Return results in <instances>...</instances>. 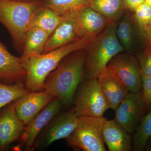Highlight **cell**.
Segmentation results:
<instances>
[{
    "instance_id": "8fae6325",
    "label": "cell",
    "mask_w": 151,
    "mask_h": 151,
    "mask_svg": "<svg viewBox=\"0 0 151 151\" xmlns=\"http://www.w3.org/2000/svg\"><path fill=\"white\" fill-rule=\"evenodd\" d=\"M15 101L0 109V151L6 150L24 132L25 126L17 114Z\"/></svg>"
},
{
    "instance_id": "d4e9b609",
    "label": "cell",
    "mask_w": 151,
    "mask_h": 151,
    "mask_svg": "<svg viewBox=\"0 0 151 151\" xmlns=\"http://www.w3.org/2000/svg\"><path fill=\"white\" fill-rule=\"evenodd\" d=\"M133 13V19L146 39V33L151 27V7L145 1L138 6Z\"/></svg>"
},
{
    "instance_id": "8992f818",
    "label": "cell",
    "mask_w": 151,
    "mask_h": 151,
    "mask_svg": "<svg viewBox=\"0 0 151 151\" xmlns=\"http://www.w3.org/2000/svg\"><path fill=\"white\" fill-rule=\"evenodd\" d=\"M73 109L77 117H103L109 109L97 79L84 80L78 85L73 97Z\"/></svg>"
},
{
    "instance_id": "83f0119b",
    "label": "cell",
    "mask_w": 151,
    "mask_h": 151,
    "mask_svg": "<svg viewBox=\"0 0 151 151\" xmlns=\"http://www.w3.org/2000/svg\"><path fill=\"white\" fill-rule=\"evenodd\" d=\"M146 0H125V5L127 10L134 12L135 9Z\"/></svg>"
},
{
    "instance_id": "52a82bcc",
    "label": "cell",
    "mask_w": 151,
    "mask_h": 151,
    "mask_svg": "<svg viewBox=\"0 0 151 151\" xmlns=\"http://www.w3.org/2000/svg\"><path fill=\"white\" fill-rule=\"evenodd\" d=\"M107 72L114 76L127 87L129 92L142 91V79L137 59L125 52L116 54L108 63Z\"/></svg>"
},
{
    "instance_id": "7a4b0ae2",
    "label": "cell",
    "mask_w": 151,
    "mask_h": 151,
    "mask_svg": "<svg viewBox=\"0 0 151 151\" xmlns=\"http://www.w3.org/2000/svg\"><path fill=\"white\" fill-rule=\"evenodd\" d=\"M95 37L85 36L44 54L22 59V66L26 71L24 83L31 92L44 91L47 76L55 70L64 57L71 52L85 49Z\"/></svg>"
},
{
    "instance_id": "f1b7e54d",
    "label": "cell",
    "mask_w": 151,
    "mask_h": 151,
    "mask_svg": "<svg viewBox=\"0 0 151 151\" xmlns=\"http://www.w3.org/2000/svg\"><path fill=\"white\" fill-rule=\"evenodd\" d=\"M146 39L147 43V46H151V27L146 33Z\"/></svg>"
},
{
    "instance_id": "ba28073f",
    "label": "cell",
    "mask_w": 151,
    "mask_h": 151,
    "mask_svg": "<svg viewBox=\"0 0 151 151\" xmlns=\"http://www.w3.org/2000/svg\"><path fill=\"white\" fill-rule=\"evenodd\" d=\"M115 111L114 120L133 135L148 111L142 90L138 93L129 92Z\"/></svg>"
},
{
    "instance_id": "4dcf8cb0",
    "label": "cell",
    "mask_w": 151,
    "mask_h": 151,
    "mask_svg": "<svg viewBox=\"0 0 151 151\" xmlns=\"http://www.w3.org/2000/svg\"><path fill=\"white\" fill-rule=\"evenodd\" d=\"M145 1L148 4L151 8V0H146Z\"/></svg>"
},
{
    "instance_id": "30bf717a",
    "label": "cell",
    "mask_w": 151,
    "mask_h": 151,
    "mask_svg": "<svg viewBox=\"0 0 151 151\" xmlns=\"http://www.w3.org/2000/svg\"><path fill=\"white\" fill-rule=\"evenodd\" d=\"M62 106L60 100L54 97L25 125L24 132L20 137L25 150L33 151L34 145L38 136L52 119L59 113Z\"/></svg>"
},
{
    "instance_id": "9a60e30c",
    "label": "cell",
    "mask_w": 151,
    "mask_h": 151,
    "mask_svg": "<svg viewBox=\"0 0 151 151\" xmlns=\"http://www.w3.org/2000/svg\"><path fill=\"white\" fill-rule=\"evenodd\" d=\"M80 38L96 37L105 29L110 22L89 6L78 11L74 15Z\"/></svg>"
},
{
    "instance_id": "1f68e13d",
    "label": "cell",
    "mask_w": 151,
    "mask_h": 151,
    "mask_svg": "<svg viewBox=\"0 0 151 151\" xmlns=\"http://www.w3.org/2000/svg\"><path fill=\"white\" fill-rule=\"evenodd\" d=\"M17 1H37V0H17Z\"/></svg>"
},
{
    "instance_id": "7c38bea8",
    "label": "cell",
    "mask_w": 151,
    "mask_h": 151,
    "mask_svg": "<svg viewBox=\"0 0 151 151\" xmlns=\"http://www.w3.org/2000/svg\"><path fill=\"white\" fill-rule=\"evenodd\" d=\"M54 98L45 91L31 92L15 101L17 114L25 126Z\"/></svg>"
},
{
    "instance_id": "5bb4252c",
    "label": "cell",
    "mask_w": 151,
    "mask_h": 151,
    "mask_svg": "<svg viewBox=\"0 0 151 151\" xmlns=\"http://www.w3.org/2000/svg\"><path fill=\"white\" fill-rule=\"evenodd\" d=\"M102 137L109 151L133 150L131 134L114 120H105L102 129Z\"/></svg>"
},
{
    "instance_id": "277c9868",
    "label": "cell",
    "mask_w": 151,
    "mask_h": 151,
    "mask_svg": "<svg viewBox=\"0 0 151 151\" xmlns=\"http://www.w3.org/2000/svg\"><path fill=\"white\" fill-rule=\"evenodd\" d=\"M117 26V22H110L86 47L84 80L97 79L113 57L124 52L116 35Z\"/></svg>"
},
{
    "instance_id": "7402d4cb",
    "label": "cell",
    "mask_w": 151,
    "mask_h": 151,
    "mask_svg": "<svg viewBox=\"0 0 151 151\" xmlns=\"http://www.w3.org/2000/svg\"><path fill=\"white\" fill-rule=\"evenodd\" d=\"M91 0H43L44 5L63 17L72 16L88 6Z\"/></svg>"
},
{
    "instance_id": "f546056e",
    "label": "cell",
    "mask_w": 151,
    "mask_h": 151,
    "mask_svg": "<svg viewBox=\"0 0 151 151\" xmlns=\"http://www.w3.org/2000/svg\"><path fill=\"white\" fill-rule=\"evenodd\" d=\"M145 151H151V136L147 142Z\"/></svg>"
},
{
    "instance_id": "5b68a950",
    "label": "cell",
    "mask_w": 151,
    "mask_h": 151,
    "mask_svg": "<svg viewBox=\"0 0 151 151\" xmlns=\"http://www.w3.org/2000/svg\"><path fill=\"white\" fill-rule=\"evenodd\" d=\"M105 117L80 116L76 127L65 139L68 145L84 151H106L102 137Z\"/></svg>"
},
{
    "instance_id": "2e32d148",
    "label": "cell",
    "mask_w": 151,
    "mask_h": 151,
    "mask_svg": "<svg viewBox=\"0 0 151 151\" xmlns=\"http://www.w3.org/2000/svg\"><path fill=\"white\" fill-rule=\"evenodd\" d=\"M82 38V37H81ZM77 22L74 17H66L49 36L42 54L47 53L78 39Z\"/></svg>"
},
{
    "instance_id": "4fadbf2b",
    "label": "cell",
    "mask_w": 151,
    "mask_h": 151,
    "mask_svg": "<svg viewBox=\"0 0 151 151\" xmlns=\"http://www.w3.org/2000/svg\"><path fill=\"white\" fill-rule=\"evenodd\" d=\"M26 74L21 57L11 54L0 41V82L6 84L24 82Z\"/></svg>"
},
{
    "instance_id": "d6986e66",
    "label": "cell",
    "mask_w": 151,
    "mask_h": 151,
    "mask_svg": "<svg viewBox=\"0 0 151 151\" xmlns=\"http://www.w3.org/2000/svg\"><path fill=\"white\" fill-rule=\"evenodd\" d=\"M65 17L59 15L42 4L31 22L28 31L32 29H40L45 31L50 36Z\"/></svg>"
},
{
    "instance_id": "cb8c5ba5",
    "label": "cell",
    "mask_w": 151,
    "mask_h": 151,
    "mask_svg": "<svg viewBox=\"0 0 151 151\" xmlns=\"http://www.w3.org/2000/svg\"><path fill=\"white\" fill-rule=\"evenodd\" d=\"M133 150L143 151L151 136V109L146 113L133 135Z\"/></svg>"
},
{
    "instance_id": "6da1fadb",
    "label": "cell",
    "mask_w": 151,
    "mask_h": 151,
    "mask_svg": "<svg viewBox=\"0 0 151 151\" xmlns=\"http://www.w3.org/2000/svg\"><path fill=\"white\" fill-rule=\"evenodd\" d=\"M86 48L68 55L45 79L44 91L60 100L63 106L69 107L78 85L84 80Z\"/></svg>"
},
{
    "instance_id": "ac0fdd59",
    "label": "cell",
    "mask_w": 151,
    "mask_h": 151,
    "mask_svg": "<svg viewBox=\"0 0 151 151\" xmlns=\"http://www.w3.org/2000/svg\"><path fill=\"white\" fill-rule=\"evenodd\" d=\"M119 21L116 28L117 37L124 52L131 54L134 51L137 33L141 32L140 30L129 11H126Z\"/></svg>"
},
{
    "instance_id": "ffe728a7",
    "label": "cell",
    "mask_w": 151,
    "mask_h": 151,
    "mask_svg": "<svg viewBox=\"0 0 151 151\" xmlns=\"http://www.w3.org/2000/svg\"><path fill=\"white\" fill-rule=\"evenodd\" d=\"M89 6L110 22L119 21L127 11L125 0H91Z\"/></svg>"
},
{
    "instance_id": "3957f363",
    "label": "cell",
    "mask_w": 151,
    "mask_h": 151,
    "mask_svg": "<svg viewBox=\"0 0 151 151\" xmlns=\"http://www.w3.org/2000/svg\"><path fill=\"white\" fill-rule=\"evenodd\" d=\"M43 0H0V22L9 33L14 47L22 53L31 22Z\"/></svg>"
},
{
    "instance_id": "484cf974",
    "label": "cell",
    "mask_w": 151,
    "mask_h": 151,
    "mask_svg": "<svg viewBox=\"0 0 151 151\" xmlns=\"http://www.w3.org/2000/svg\"><path fill=\"white\" fill-rule=\"evenodd\" d=\"M137 60L142 76L151 77V46H147L144 51L137 55Z\"/></svg>"
},
{
    "instance_id": "603a6c76",
    "label": "cell",
    "mask_w": 151,
    "mask_h": 151,
    "mask_svg": "<svg viewBox=\"0 0 151 151\" xmlns=\"http://www.w3.org/2000/svg\"><path fill=\"white\" fill-rule=\"evenodd\" d=\"M30 92L24 82L12 84L0 82V109Z\"/></svg>"
},
{
    "instance_id": "4316f807",
    "label": "cell",
    "mask_w": 151,
    "mask_h": 151,
    "mask_svg": "<svg viewBox=\"0 0 151 151\" xmlns=\"http://www.w3.org/2000/svg\"><path fill=\"white\" fill-rule=\"evenodd\" d=\"M142 91L144 100L145 103L147 110L151 107V77L142 76Z\"/></svg>"
},
{
    "instance_id": "e0dca14e",
    "label": "cell",
    "mask_w": 151,
    "mask_h": 151,
    "mask_svg": "<svg viewBox=\"0 0 151 151\" xmlns=\"http://www.w3.org/2000/svg\"><path fill=\"white\" fill-rule=\"evenodd\" d=\"M97 79L109 108L115 111L129 94V90L119 79L108 73L106 69Z\"/></svg>"
},
{
    "instance_id": "9c48e42d",
    "label": "cell",
    "mask_w": 151,
    "mask_h": 151,
    "mask_svg": "<svg viewBox=\"0 0 151 151\" xmlns=\"http://www.w3.org/2000/svg\"><path fill=\"white\" fill-rule=\"evenodd\" d=\"M77 118L73 108L67 112L58 113L38 136L33 150L47 147L55 141L68 137L76 127Z\"/></svg>"
},
{
    "instance_id": "44dd1931",
    "label": "cell",
    "mask_w": 151,
    "mask_h": 151,
    "mask_svg": "<svg viewBox=\"0 0 151 151\" xmlns=\"http://www.w3.org/2000/svg\"><path fill=\"white\" fill-rule=\"evenodd\" d=\"M49 35L40 29L34 28L28 31L21 59L42 54L44 47Z\"/></svg>"
}]
</instances>
